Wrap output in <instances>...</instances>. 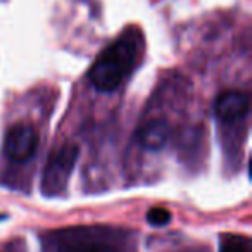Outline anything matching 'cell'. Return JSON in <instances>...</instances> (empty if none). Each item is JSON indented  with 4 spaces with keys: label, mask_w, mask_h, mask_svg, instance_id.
Masks as SVG:
<instances>
[{
    "label": "cell",
    "mask_w": 252,
    "mask_h": 252,
    "mask_svg": "<svg viewBox=\"0 0 252 252\" xmlns=\"http://www.w3.org/2000/svg\"><path fill=\"white\" fill-rule=\"evenodd\" d=\"M142 50V33L137 28L123 32L104 49L90 67L88 78L100 92H114L135 69Z\"/></svg>",
    "instance_id": "1"
},
{
    "label": "cell",
    "mask_w": 252,
    "mask_h": 252,
    "mask_svg": "<svg viewBox=\"0 0 252 252\" xmlns=\"http://www.w3.org/2000/svg\"><path fill=\"white\" fill-rule=\"evenodd\" d=\"M50 244L56 252H123L114 231L100 226H74L54 231Z\"/></svg>",
    "instance_id": "2"
},
{
    "label": "cell",
    "mask_w": 252,
    "mask_h": 252,
    "mask_svg": "<svg viewBox=\"0 0 252 252\" xmlns=\"http://www.w3.org/2000/svg\"><path fill=\"white\" fill-rule=\"evenodd\" d=\"M80 158V147L76 144H64L50 154L43 169L42 192L47 197L61 195L67 189L73 169Z\"/></svg>",
    "instance_id": "3"
},
{
    "label": "cell",
    "mask_w": 252,
    "mask_h": 252,
    "mask_svg": "<svg viewBox=\"0 0 252 252\" xmlns=\"http://www.w3.org/2000/svg\"><path fill=\"white\" fill-rule=\"evenodd\" d=\"M38 149V133L30 125H16L7 131L4 140V151L9 159L25 162L35 156Z\"/></svg>",
    "instance_id": "4"
},
{
    "label": "cell",
    "mask_w": 252,
    "mask_h": 252,
    "mask_svg": "<svg viewBox=\"0 0 252 252\" xmlns=\"http://www.w3.org/2000/svg\"><path fill=\"white\" fill-rule=\"evenodd\" d=\"M249 109H251L249 95L240 90L223 92L214 104V112L218 119L224 123H235L238 119H244L249 114Z\"/></svg>",
    "instance_id": "5"
},
{
    "label": "cell",
    "mask_w": 252,
    "mask_h": 252,
    "mask_svg": "<svg viewBox=\"0 0 252 252\" xmlns=\"http://www.w3.org/2000/svg\"><path fill=\"white\" fill-rule=\"evenodd\" d=\"M169 125L164 119H152L147 121L140 130H138V144L147 151H159L169 140Z\"/></svg>",
    "instance_id": "6"
},
{
    "label": "cell",
    "mask_w": 252,
    "mask_h": 252,
    "mask_svg": "<svg viewBox=\"0 0 252 252\" xmlns=\"http://www.w3.org/2000/svg\"><path fill=\"white\" fill-rule=\"evenodd\" d=\"M220 252H251V242L242 235H224L220 242Z\"/></svg>",
    "instance_id": "7"
},
{
    "label": "cell",
    "mask_w": 252,
    "mask_h": 252,
    "mask_svg": "<svg viewBox=\"0 0 252 252\" xmlns=\"http://www.w3.org/2000/svg\"><path fill=\"white\" fill-rule=\"evenodd\" d=\"M147 221L152 226H164L171 221V213L164 207H152L147 213Z\"/></svg>",
    "instance_id": "8"
},
{
    "label": "cell",
    "mask_w": 252,
    "mask_h": 252,
    "mask_svg": "<svg viewBox=\"0 0 252 252\" xmlns=\"http://www.w3.org/2000/svg\"><path fill=\"white\" fill-rule=\"evenodd\" d=\"M187 252H193V251H187Z\"/></svg>",
    "instance_id": "9"
}]
</instances>
